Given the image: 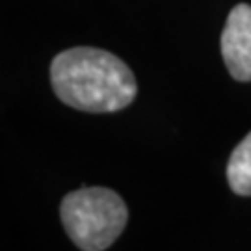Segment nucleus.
Here are the masks:
<instances>
[{
    "label": "nucleus",
    "instance_id": "obj_1",
    "mask_svg": "<svg viewBox=\"0 0 251 251\" xmlns=\"http://www.w3.org/2000/svg\"><path fill=\"white\" fill-rule=\"evenodd\" d=\"M50 84L63 104L91 114L123 110L138 93L130 67L116 54L93 47L58 54L50 63Z\"/></svg>",
    "mask_w": 251,
    "mask_h": 251
},
{
    "label": "nucleus",
    "instance_id": "obj_2",
    "mask_svg": "<svg viewBox=\"0 0 251 251\" xmlns=\"http://www.w3.org/2000/svg\"><path fill=\"white\" fill-rule=\"evenodd\" d=\"M60 216L67 236L82 251L108 250L128 222L121 196L102 186L67 194L60 205Z\"/></svg>",
    "mask_w": 251,
    "mask_h": 251
},
{
    "label": "nucleus",
    "instance_id": "obj_3",
    "mask_svg": "<svg viewBox=\"0 0 251 251\" xmlns=\"http://www.w3.org/2000/svg\"><path fill=\"white\" fill-rule=\"evenodd\" d=\"M222 58L234 80L251 82V6L236 4L220 37Z\"/></svg>",
    "mask_w": 251,
    "mask_h": 251
},
{
    "label": "nucleus",
    "instance_id": "obj_4",
    "mask_svg": "<svg viewBox=\"0 0 251 251\" xmlns=\"http://www.w3.org/2000/svg\"><path fill=\"white\" fill-rule=\"evenodd\" d=\"M227 180L236 196L251 198V132L231 152Z\"/></svg>",
    "mask_w": 251,
    "mask_h": 251
}]
</instances>
